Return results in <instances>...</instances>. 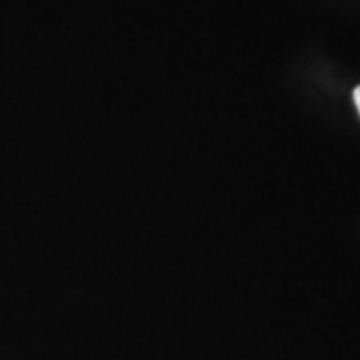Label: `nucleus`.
I'll return each instance as SVG.
<instances>
[{
  "label": "nucleus",
  "mask_w": 360,
  "mask_h": 360,
  "mask_svg": "<svg viewBox=\"0 0 360 360\" xmlns=\"http://www.w3.org/2000/svg\"><path fill=\"white\" fill-rule=\"evenodd\" d=\"M354 102H355V107H357V110L360 114V85L354 90Z\"/></svg>",
  "instance_id": "f257e3e1"
}]
</instances>
